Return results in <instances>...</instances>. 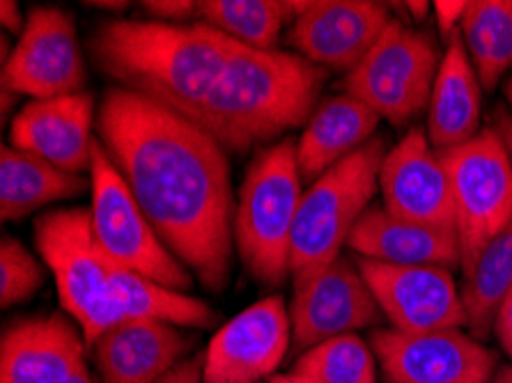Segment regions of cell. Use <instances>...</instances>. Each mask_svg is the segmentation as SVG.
<instances>
[{
  "mask_svg": "<svg viewBox=\"0 0 512 383\" xmlns=\"http://www.w3.org/2000/svg\"><path fill=\"white\" fill-rule=\"evenodd\" d=\"M304 198L297 143L267 147L251 166L235 207V248L246 271L262 285L290 278L292 232Z\"/></svg>",
  "mask_w": 512,
  "mask_h": 383,
  "instance_id": "cell-4",
  "label": "cell"
},
{
  "mask_svg": "<svg viewBox=\"0 0 512 383\" xmlns=\"http://www.w3.org/2000/svg\"><path fill=\"white\" fill-rule=\"evenodd\" d=\"M97 138L170 253L200 285L221 292L230 278L237 205L219 140L122 88L104 92Z\"/></svg>",
  "mask_w": 512,
  "mask_h": 383,
  "instance_id": "cell-1",
  "label": "cell"
},
{
  "mask_svg": "<svg viewBox=\"0 0 512 383\" xmlns=\"http://www.w3.org/2000/svg\"><path fill=\"white\" fill-rule=\"evenodd\" d=\"M111 278L113 296L120 310V324L145 319V322H166L173 326L212 328L219 319L205 301L113 267V264Z\"/></svg>",
  "mask_w": 512,
  "mask_h": 383,
  "instance_id": "cell-24",
  "label": "cell"
},
{
  "mask_svg": "<svg viewBox=\"0 0 512 383\" xmlns=\"http://www.w3.org/2000/svg\"><path fill=\"white\" fill-rule=\"evenodd\" d=\"M402 7H405L407 12L414 14V17H425V12H428V3H402Z\"/></svg>",
  "mask_w": 512,
  "mask_h": 383,
  "instance_id": "cell-37",
  "label": "cell"
},
{
  "mask_svg": "<svg viewBox=\"0 0 512 383\" xmlns=\"http://www.w3.org/2000/svg\"><path fill=\"white\" fill-rule=\"evenodd\" d=\"M232 39L196 23L108 21L90 39V56L115 88L129 90L196 122L219 78Z\"/></svg>",
  "mask_w": 512,
  "mask_h": 383,
  "instance_id": "cell-2",
  "label": "cell"
},
{
  "mask_svg": "<svg viewBox=\"0 0 512 383\" xmlns=\"http://www.w3.org/2000/svg\"><path fill=\"white\" fill-rule=\"evenodd\" d=\"M492 127L499 138L503 140V145H506V152H508V159H510V166H512V113L508 111L506 106H496L494 113H492Z\"/></svg>",
  "mask_w": 512,
  "mask_h": 383,
  "instance_id": "cell-34",
  "label": "cell"
},
{
  "mask_svg": "<svg viewBox=\"0 0 512 383\" xmlns=\"http://www.w3.org/2000/svg\"><path fill=\"white\" fill-rule=\"evenodd\" d=\"M347 246L363 260L393 267L462 269V248L455 230L400 221L382 205L366 209L349 234Z\"/></svg>",
  "mask_w": 512,
  "mask_h": 383,
  "instance_id": "cell-20",
  "label": "cell"
},
{
  "mask_svg": "<svg viewBox=\"0 0 512 383\" xmlns=\"http://www.w3.org/2000/svg\"><path fill=\"white\" fill-rule=\"evenodd\" d=\"M356 267L393 331L418 335L467 326L462 292L455 285L451 269L393 267L363 257H359Z\"/></svg>",
  "mask_w": 512,
  "mask_h": 383,
  "instance_id": "cell-12",
  "label": "cell"
},
{
  "mask_svg": "<svg viewBox=\"0 0 512 383\" xmlns=\"http://www.w3.org/2000/svg\"><path fill=\"white\" fill-rule=\"evenodd\" d=\"M189 349L180 326L145 319L118 324L90 347L104 383H159Z\"/></svg>",
  "mask_w": 512,
  "mask_h": 383,
  "instance_id": "cell-19",
  "label": "cell"
},
{
  "mask_svg": "<svg viewBox=\"0 0 512 383\" xmlns=\"http://www.w3.org/2000/svg\"><path fill=\"white\" fill-rule=\"evenodd\" d=\"M90 195L92 230H95L99 248L113 267L131 271L177 292L191 289L193 273L170 253L152 223L147 221L99 138H95V145H92Z\"/></svg>",
  "mask_w": 512,
  "mask_h": 383,
  "instance_id": "cell-7",
  "label": "cell"
},
{
  "mask_svg": "<svg viewBox=\"0 0 512 383\" xmlns=\"http://www.w3.org/2000/svg\"><path fill=\"white\" fill-rule=\"evenodd\" d=\"M382 122L375 111L349 95H333L310 115L297 143L299 173L308 182L320 179L329 168L375 138Z\"/></svg>",
  "mask_w": 512,
  "mask_h": 383,
  "instance_id": "cell-22",
  "label": "cell"
},
{
  "mask_svg": "<svg viewBox=\"0 0 512 383\" xmlns=\"http://www.w3.org/2000/svg\"><path fill=\"white\" fill-rule=\"evenodd\" d=\"M198 5L200 3H191V0H150V3H143V10L154 17V21L182 23L193 14L198 17Z\"/></svg>",
  "mask_w": 512,
  "mask_h": 383,
  "instance_id": "cell-30",
  "label": "cell"
},
{
  "mask_svg": "<svg viewBox=\"0 0 512 383\" xmlns=\"http://www.w3.org/2000/svg\"><path fill=\"white\" fill-rule=\"evenodd\" d=\"M90 7H111V10H124L127 7V3H90Z\"/></svg>",
  "mask_w": 512,
  "mask_h": 383,
  "instance_id": "cell-39",
  "label": "cell"
},
{
  "mask_svg": "<svg viewBox=\"0 0 512 383\" xmlns=\"http://www.w3.org/2000/svg\"><path fill=\"white\" fill-rule=\"evenodd\" d=\"M512 289V223L485 246L467 273L462 303L467 310V328L476 340L492 333L496 312Z\"/></svg>",
  "mask_w": 512,
  "mask_h": 383,
  "instance_id": "cell-27",
  "label": "cell"
},
{
  "mask_svg": "<svg viewBox=\"0 0 512 383\" xmlns=\"http://www.w3.org/2000/svg\"><path fill=\"white\" fill-rule=\"evenodd\" d=\"M290 308L269 296L223 324L209 342L205 383H258L271 379L290 349Z\"/></svg>",
  "mask_w": 512,
  "mask_h": 383,
  "instance_id": "cell-16",
  "label": "cell"
},
{
  "mask_svg": "<svg viewBox=\"0 0 512 383\" xmlns=\"http://www.w3.org/2000/svg\"><path fill=\"white\" fill-rule=\"evenodd\" d=\"M159 383H205V356L184 358Z\"/></svg>",
  "mask_w": 512,
  "mask_h": 383,
  "instance_id": "cell-32",
  "label": "cell"
},
{
  "mask_svg": "<svg viewBox=\"0 0 512 383\" xmlns=\"http://www.w3.org/2000/svg\"><path fill=\"white\" fill-rule=\"evenodd\" d=\"M379 191L382 207L400 221L455 230L451 179L425 129L411 127L391 147L379 170Z\"/></svg>",
  "mask_w": 512,
  "mask_h": 383,
  "instance_id": "cell-15",
  "label": "cell"
},
{
  "mask_svg": "<svg viewBox=\"0 0 512 383\" xmlns=\"http://www.w3.org/2000/svg\"><path fill=\"white\" fill-rule=\"evenodd\" d=\"M483 85L464 49L462 37L448 42L428 106V138L437 152L453 150L480 131Z\"/></svg>",
  "mask_w": 512,
  "mask_h": 383,
  "instance_id": "cell-21",
  "label": "cell"
},
{
  "mask_svg": "<svg viewBox=\"0 0 512 383\" xmlns=\"http://www.w3.org/2000/svg\"><path fill=\"white\" fill-rule=\"evenodd\" d=\"M506 97H508V101H510V106H512V78H510V81L506 83Z\"/></svg>",
  "mask_w": 512,
  "mask_h": 383,
  "instance_id": "cell-40",
  "label": "cell"
},
{
  "mask_svg": "<svg viewBox=\"0 0 512 383\" xmlns=\"http://www.w3.org/2000/svg\"><path fill=\"white\" fill-rule=\"evenodd\" d=\"M494 333L496 338H499L503 351H506L512 361V289L508 292L506 299H503L499 312H496Z\"/></svg>",
  "mask_w": 512,
  "mask_h": 383,
  "instance_id": "cell-33",
  "label": "cell"
},
{
  "mask_svg": "<svg viewBox=\"0 0 512 383\" xmlns=\"http://www.w3.org/2000/svg\"><path fill=\"white\" fill-rule=\"evenodd\" d=\"M95 101L85 92L56 99L30 101L14 115L10 143L67 173L81 175L92 161Z\"/></svg>",
  "mask_w": 512,
  "mask_h": 383,
  "instance_id": "cell-18",
  "label": "cell"
},
{
  "mask_svg": "<svg viewBox=\"0 0 512 383\" xmlns=\"http://www.w3.org/2000/svg\"><path fill=\"white\" fill-rule=\"evenodd\" d=\"M0 23H3L5 30H12V33H23V28H26V21L21 17V10L17 3H12V0H3L0 3Z\"/></svg>",
  "mask_w": 512,
  "mask_h": 383,
  "instance_id": "cell-35",
  "label": "cell"
},
{
  "mask_svg": "<svg viewBox=\"0 0 512 383\" xmlns=\"http://www.w3.org/2000/svg\"><path fill=\"white\" fill-rule=\"evenodd\" d=\"M395 17L386 3L372 0H308L290 26L292 53L313 65L349 74L368 56Z\"/></svg>",
  "mask_w": 512,
  "mask_h": 383,
  "instance_id": "cell-13",
  "label": "cell"
},
{
  "mask_svg": "<svg viewBox=\"0 0 512 383\" xmlns=\"http://www.w3.org/2000/svg\"><path fill=\"white\" fill-rule=\"evenodd\" d=\"M462 42L483 90H494L512 65V3L476 0L462 19Z\"/></svg>",
  "mask_w": 512,
  "mask_h": 383,
  "instance_id": "cell-26",
  "label": "cell"
},
{
  "mask_svg": "<svg viewBox=\"0 0 512 383\" xmlns=\"http://www.w3.org/2000/svg\"><path fill=\"white\" fill-rule=\"evenodd\" d=\"M0 78L33 101L83 92L85 65L72 14L60 7H33Z\"/></svg>",
  "mask_w": 512,
  "mask_h": 383,
  "instance_id": "cell-10",
  "label": "cell"
},
{
  "mask_svg": "<svg viewBox=\"0 0 512 383\" xmlns=\"http://www.w3.org/2000/svg\"><path fill=\"white\" fill-rule=\"evenodd\" d=\"M441 58L428 33L393 19L368 56L345 76L343 92L402 127L430 106Z\"/></svg>",
  "mask_w": 512,
  "mask_h": 383,
  "instance_id": "cell-8",
  "label": "cell"
},
{
  "mask_svg": "<svg viewBox=\"0 0 512 383\" xmlns=\"http://www.w3.org/2000/svg\"><path fill=\"white\" fill-rule=\"evenodd\" d=\"M494 383H512V365L501 367V370H496Z\"/></svg>",
  "mask_w": 512,
  "mask_h": 383,
  "instance_id": "cell-38",
  "label": "cell"
},
{
  "mask_svg": "<svg viewBox=\"0 0 512 383\" xmlns=\"http://www.w3.org/2000/svg\"><path fill=\"white\" fill-rule=\"evenodd\" d=\"M386 154V140L375 136L304 191L292 232V287L306 283L338 260L354 225L375 198Z\"/></svg>",
  "mask_w": 512,
  "mask_h": 383,
  "instance_id": "cell-5",
  "label": "cell"
},
{
  "mask_svg": "<svg viewBox=\"0 0 512 383\" xmlns=\"http://www.w3.org/2000/svg\"><path fill=\"white\" fill-rule=\"evenodd\" d=\"M290 374L315 383H379L375 351L356 333L338 335L299 354Z\"/></svg>",
  "mask_w": 512,
  "mask_h": 383,
  "instance_id": "cell-28",
  "label": "cell"
},
{
  "mask_svg": "<svg viewBox=\"0 0 512 383\" xmlns=\"http://www.w3.org/2000/svg\"><path fill=\"white\" fill-rule=\"evenodd\" d=\"M90 189V177L67 173L40 156L3 145L0 150V216L19 221L51 202L76 198Z\"/></svg>",
  "mask_w": 512,
  "mask_h": 383,
  "instance_id": "cell-23",
  "label": "cell"
},
{
  "mask_svg": "<svg viewBox=\"0 0 512 383\" xmlns=\"http://www.w3.org/2000/svg\"><path fill=\"white\" fill-rule=\"evenodd\" d=\"M44 283V269L19 239L3 237L0 244V306L28 301Z\"/></svg>",
  "mask_w": 512,
  "mask_h": 383,
  "instance_id": "cell-29",
  "label": "cell"
},
{
  "mask_svg": "<svg viewBox=\"0 0 512 383\" xmlns=\"http://www.w3.org/2000/svg\"><path fill=\"white\" fill-rule=\"evenodd\" d=\"M382 308L356 264L343 255L306 283L294 285L290 303L292 347L299 354L338 335L372 326Z\"/></svg>",
  "mask_w": 512,
  "mask_h": 383,
  "instance_id": "cell-14",
  "label": "cell"
},
{
  "mask_svg": "<svg viewBox=\"0 0 512 383\" xmlns=\"http://www.w3.org/2000/svg\"><path fill=\"white\" fill-rule=\"evenodd\" d=\"M327 69L290 51L232 44L198 124L226 152L246 154L310 120Z\"/></svg>",
  "mask_w": 512,
  "mask_h": 383,
  "instance_id": "cell-3",
  "label": "cell"
},
{
  "mask_svg": "<svg viewBox=\"0 0 512 383\" xmlns=\"http://www.w3.org/2000/svg\"><path fill=\"white\" fill-rule=\"evenodd\" d=\"M469 3H455V0H437L432 5L434 17H437V26L441 35L448 37V42L457 37V28H462V19L467 14Z\"/></svg>",
  "mask_w": 512,
  "mask_h": 383,
  "instance_id": "cell-31",
  "label": "cell"
},
{
  "mask_svg": "<svg viewBox=\"0 0 512 383\" xmlns=\"http://www.w3.org/2000/svg\"><path fill=\"white\" fill-rule=\"evenodd\" d=\"M439 156L451 179L455 230L467 276L485 246L512 223V166L492 124L469 143Z\"/></svg>",
  "mask_w": 512,
  "mask_h": 383,
  "instance_id": "cell-9",
  "label": "cell"
},
{
  "mask_svg": "<svg viewBox=\"0 0 512 383\" xmlns=\"http://www.w3.org/2000/svg\"><path fill=\"white\" fill-rule=\"evenodd\" d=\"M306 5L308 0H207L198 5V19L232 42L260 51H276L283 26H292Z\"/></svg>",
  "mask_w": 512,
  "mask_h": 383,
  "instance_id": "cell-25",
  "label": "cell"
},
{
  "mask_svg": "<svg viewBox=\"0 0 512 383\" xmlns=\"http://www.w3.org/2000/svg\"><path fill=\"white\" fill-rule=\"evenodd\" d=\"M79 324L62 315L12 324L0 342V383H97Z\"/></svg>",
  "mask_w": 512,
  "mask_h": 383,
  "instance_id": "cell-17",
  "label": "cell"
},
{
  "mask_svg": "<svg viewBox=\"0 0 512 383\" xmlns=\"http://www.w3.org/2000/svg\"><path fill=\"white\" fill-rule=\"evenodd\" d=\"M269 383H315V381H308V379H301V377H294V374H274V377L269 379Z\"/></svg>",
  "mask_w": 512,
  "mask_h": 383,
  "instance_id": "cell-36",
  "label": "cell"
},
{
  "mask_svg": "<svg viewBox=\"0 0 512 383\" xmlns=\"http://www.w3.org/2000/svg\"><path fill=\"white\" fill-rule=\"evenodd\" d=\"M35 246L56 278L62 308L79 324L90 349L120 324L111 262L95 239L90 209L46 211L35 221Z\"/></svg>",
  "mask_w": 512,
  "mask_h": 383,
  "instance_id": "cell-6",
  "label": "cell"
},
{
  "mask_svg": "<svg viewBox=\"0 0 512 383\" xmlns=\"http://www.w3.org/2000/svg\"><path fill=\"white\" fill-rule=\"evenodd\" d=\"M372 351L389 383H494L499 370L494 351L460 328L418 335L382 328Z\"/></svg>",
  "mask_w": 512,
  "mask_h": 383,
  "instance_id": "cell-11",
  "label": "cell"
}]
</instances>
